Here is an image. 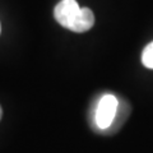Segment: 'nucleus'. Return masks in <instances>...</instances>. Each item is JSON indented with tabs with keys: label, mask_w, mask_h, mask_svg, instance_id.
<instances>
[{
	"label": "nucleus",
	"mask_w": 153,
	"mask_h": 153,
	"mask_svg": "<svg viewBox=\"0 0 153 153\" xmlns=\"http://www.w3.org/2000/svg\"><path fill=\"white\" fill-rule=\"evenodd\" d=\"M142 63L148 69H153V41L146 46L142 52Z\"/></svg>",
	"instance_id": "3"
},
{
	"label": "nucleus",
	"mask_w": 153,
	"mask_h": 153,
	"mask_svg": "<svg viewBox=\"0 0 153 153\" xmlns=\"http://www.w3.org/2000/svg\"><path fill=\"white\" fill-rule=\"evenodd\" d=\"M119 107V100L114 94H103L96 107L94 121L96 125L101 130H106L112 125V123L116 119Z\"/></svg>",
	"instance_id": "2"
},
{
	"label": "nucleus",
	"mask_w": 153,
	"mask_h": 153,
	"mask_svg": "<svg viewBox=\"0 0 153 153\" xmlns=\"http://www.w3.org/2000/svg\"><path fill=\"white\" fill-rule=\"evenodd\" d=\"M54 18L61 27L76 33L89 31L94 26V14L89 8H80L76 0H61L54 8Z\"/></svg>",
	"instance_id": "1"
},
{
	"label": "nucleus",
	"mask_w": 153,
	"mask_h": 153,
	"mask_svg": "<svg viewBox=\"0 0 153 153\" xmlns=\"http://www.w3.org/2000/svg\"><path fill=\"white\" fill-rule=\"evenodd\" d=\"M1 116H3V110H1V106H0V120H1Z\"/></svg>",
	"instance_id": "4"
},
{
	"label": "nucleus",
	"mask_w": 153,
	"mask_h": 153,
	"mask_svg": "<svg viewBox=\"0 0 153 153\" xmlns=\"http://www.w3.org/2000/svg\"><path fill=\"white\" fill-rule=\"evenodd\" d=\"M0 28H1V27H0ZM0 32H1V30H0Z\"/></svg>",
	"instance_id": "5"
}]
</instances>
